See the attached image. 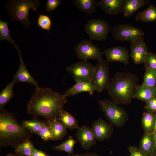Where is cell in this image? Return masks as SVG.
Instances as JSON below:
<instances>
[{
  "label": "cell",
  "mask_w": 156,
  "mask_h": 156,
  "mask_svg": "<svg viewBox=\"0 0 156 156\" xmlns=\"http://www.w3.org/2000/svg\"><path fill=\"white\" fill-rule=\"evenodd\" d=\"M58 120L67 128L70 130L77 129L78 123L75 118L69 112L63 109L60 113Z\"/></svg>",
  "instance_id": "603a6c76"
},
{
  "label": "cell",
  "mask_w": 156,
  "mask_h": 156,
  "mask_svg": "<svg viewBox=\"0 0 156 156\" xmlns=\"http://www.w3.org/2000/svg\"><path fill=\"white\" fill-rule=\"evenodd\" d=\"M37 23L38 26L41 29L49 31H50L51 21L48 16L46 15L39 14L37 19Z\"/></svg>",
  "instance_id": "1f68e13d"
},
{
  "label": "cell",
  "mask_w": 156,
  "mask_h": 156,
  "mask_svg": "<svg viewBox=\"0 0 156 156\" xmlns=\"http://www.w3.org/2000/svg\"><path fill=\"white\" fill-rule=\"evenodd\" d=\"M125 0H100L99 5L107 14L116 15L123 12Z\"/></svg>",
  "instance_id": "2e32d148"
},
{
  "label": "cell",
  "mask_w": 156,
  "mask_h": 156,
  "mask_svg": "<svg viewBox=\"0 0 156 156\" xmlns=\"http://www.w3.org/2000/svg\"><path fill=\"white\" fill-rule=\"evenodd\" d=\"M38 135L44 142L49 140L53 141V136L51 129L48 124L44 127Z\"/></svg>",
  "instance_id": "836d02e7"
},
{
  "label": "cell",
  "mask_w": 156,
  "mask_h": 156,
  "mask_svg": "<svg viewBox=\"0 0 156 156\" xmlns=\"http://www.w3.org/2000/svg\"><path fill=\"white\" fill-rule=\"evenodd\" d=\"M96 88L92 81H79L76 82V84L72 87L66 90L64 94L67 96H74L79 93L87 92L92 95Z\"/></svg>",
  "instance_id": "e0dca14e"
},
{
  "label": "cell",
  "mask_w": 156,
  "mask_h": 156,
  "mask_svg": "<svg viewBox=\"0 0 156 156\" xmlns=\"http://www.w3.org/2000/svg\"><path fill=\"white\" fill-rule=\"evenodd\" d=\"M6 156H18L16 154H14L11 153H9Z\"/></svg>",
  "instance_id": "b9f144b4"
},
{
  "label": "cell",
  "mask_w": 156,
  "mask_h": 156,
  "mask_svg": "<svg viewBox=\"0 0 156 156\" xmlns=\"http://www.w3.org/2000/svg\"><path fill=\"white\" fill-rule=\"evenodd\" d=\"M138 78L129 72H117L111 79L107 89L112 101L117 104L128 105L133 99Z\"/></svg>",
  "instance_id": "3957f363"
},
{
  "label": "cell",
  "mask_w": 156,
  "mask_h": 156,
  "mask_svg": "<svg viewBox=\"0 0 156 156\" xmlns=\"http://www.w3.org/2000/svg\"><path fill=\"white\" fill-rule=\"evenodd\" d=\"M152 132H156V117H155V127H154L153 130Z\"/></svg>",
  "instance_id": "60d3db41"
},
{
  "label": "cell",
  "mask_w": 156,
  "mask_h": 156,
  "mask_svg": "<svg viewBox=\"0 0 156 156\" xmlns=\"http://www.w3.org/2000/svg\"><path fill=\"white\" fill-rule=\"evenodd\" d=\"M67 156H100L98 154L94 153H88L83 154H79L76 155H68Z\"/></svg>",
  "instance_id": "f35d334b"
},
{
  "label": "cell",
  "mask_w": 156,
  "mask_h": 156,
  "mask_svg": "<svg viewBox=\"0 0 156 156\" xmlns=\"http://www.w3.org/2000/svg\"><path fill=\"white\" fill-rule=\"evenodd\" d=\"M128 150L131 156H148L139 148L136 146H129Z\"/></svg>",
  "instance_id": "8d00e7d4"
},
{
  "label": "cell",
  "mask_w": 156,
  "mask_h": 156,
  "mask_svg": "<svg viewBox=\"0 0 156 156\" xmlns=\"http://www.w3.org/2000/svg\"><path fill=\"white\" fill-rule=\"evenodd\" d=\"M143 64L145 69L149 68L156 71V54L149 52Z\"/></svg>",
  "instance_id": "d6a6232c"
},
{
  "label": "cell",
  "mask_w": 156,
  "mask_h": 156,
  "mask_svg": "<svg viewBox=\"0 0 156 156\" xmlns=\"http://www.w3.org/2000/svg\"><path fill=\"white\" fill-rule=\"evenodd\" d=\"M77 142L72 136H69L67 140L59 145L53 146L52 148L55 150L66 152L68 155H73L74 147Z\"/></svg>",
  "instance_id": "f546056e"
},
{
  "label": "cell",
  "mask_w": 156,
  "mask_h": 156,
  "mask_svg": "<svg viewBox=\"0 0 156 156\" xmlns=\"http://www.w3.org/2000/svg\"><path fill=\"white\" fill-rule=\"evenodd\" d=\"M48 122L53 133V141L61 139L67 135V128L58 120Z\"/></svg>",
  "instance_id": "484cf974"
},
{
  "label": "cell",
  "mask_w": 156,
  "mask_h": 156,
  "mask_svg": "<svg viewBox=\"0 0 156 156\" xmlns=\"http://www.w3.org/2000/svg\"><path fill=\"white\" fill-rule=\"evenodd\" d=\"M8 22H5L0 19V40L9 41L14 47L18 53H21L20 47L11 36L8 26Z\"/></svg>",
  "instance_id": "d4e9b609"
},
{
  "label": "cell",
  "mask_w": 156,
  "mask_h": 156,
  "mask_svg": "<svg viewBox=\"0 0 156 156\" xmlns=\"http://www.w3.org/2000/svg\"><path fill=\"white\" fill-rule=\"evenodd\" d=\"M74 49L77 58L83 61L90 59L98 61L103 59V52L99 47L93 44L90 40H82L75 47Z\"/></svg>",
  "instance_id": "30bf717a"
},
{
  "label": "cell",
  "mask_w": 156,
  "mask_h": 156,
  "mask_svg": "<svg viewBox=\"0 0 156 156\" xmlns=\"http://www.w3.org/2000/svg\"><path fill=\"white\" fill-rule=\"evenodd\" d=\"M112 31L113 36L116 40L131 42L144 35L143 31L128 24H117Z\"/></svg>",
  "instance_id": "9c48e42d"
},
{
  "label": "cell",
  "mask_w": 156,
  "mask_h": 156,
  "mask_svg": "<svg viewBox=\"0 0 156 156\" xmlns=\"http://www.w3.org/2000/svg\"><path fill=\"white\" fill-rule=\"evenodd\" d=\"M145 109L147 112L156 113V97L146 103Z\"/></svg>",
  "instance_id": "d590c367"
},
{
  "label": "cell",
  "mask_w": 156,
  "mask_h": 156,
  "mask_svg": "<svg viewBox=\"0 0 156 156\" xmlns=\"http://www.w3.org/2000/svg\"><path fill=\"white\" fill-rule=\"evenodd\" d=\"M32 133L20 125L11 112L0 109V146H11L15 148L30 140Z\"/></svg>",
  "instance_id": "7a4b0ae2"
},
{
  "label": "cell",
  "mask_w": 156,
  "mask_h": 156,
  "mask_svg": "<svg viewBox=\"0 0 156 156\" xmlns=\"http://www.w3.org/2000/svg\"><path fill=\"white\" fill-rule=\"evenodd\" d=\"M73 2L78 9L88 15L95 12L99 5V1L94 0H73Z\"/></svg>",
  "instance_id": "44dd1931"
},
{
  "label": "cell",
  "mask_w": 156,
  "mask_h": 156,
  "mask_svg": "<svg viewBox=\"0 0 156 156\" xmlns=\"http://www.w3.org/2000/svg\"><path fill=\"white\" fill-rule=\"evenodd\" d=\"M34 147L33 143L29 140L14 148V152L18 156H30Z\"/></svg>",
  "instance_id": "f1b7e54d"
},
{
  "label": "cell",
  "mask_w": 156,
  "mask_h": 156,
  "mask_svg": "<svg viewBox=\"0 0 156 156\" xmlns=\"http://www.w3.org/2000/svg\"><path fill=\"white\" fill-rule=\"evenodd\" d=\"M109 62L103 59L98 61L95 66V72L92 82L99 93L107 90L110 83Z\"/></svg>",
  "instance_id": "ba28073f"
},
{
  "label": "cell",
  "mask_w": 156,
  "mask_h": 156,
  "mask_svg": "<svg viewBox=\"0 0 156 156\" xmlns=\"http://www.w3.org/2000/svg\"><path fill=\"white\" fill-rule=\"evenodd\" d=\"M148 0H125L122 12L124 16L128 17L141 8L148 4Z\"/></svg>",
  "instance_id": "d6986e66"
},
{
  "label": "cell",
  "mask_w": 156,
  "mask_h": 156,
  "mask_svg": "<svg viewBox=\"0 0 156 156\" xmlns=\"http://www.w3.org/2000/svg\"><path fill=\"white\" fill-rule=\"evenodd\" d=\"M66 71L76 82L92 81L95 66L87 61H82L67 66Z\"/></svg>",
  "instance_id": "8992f818"
},
{
  "label": "cell",
  "mask_w": 156,
  "mask_h": 156,
  "mask_svg": "<svg viewBox=\"0 0 156 156\" xmlns=\"http://www.w3.org/2000/svg\"><path fill=\"white\" fill-rule=\"evenodd\" d=\"M152 133L155 144V153L156 152V132H152Z\"/></svg>",
  "instance_id": "ab89813d"
},
{
  "label": "cell",
  "mask_w": 156,
  "mask_h": 156,
  "mask_svg": "<svg viewBox=\"0 0 156 156\" xmlns=\"http://www.w3.org/2000/svg\"><path fill=\"white\" fill-rule=\"evenodd\" d=\"M137 21L150 23L156 21V7L150 4L145 10L139 11L135 17Z\"/></svg>",
  "instance_id": "7402d4cb"
},
{
  "label": "cell",
  "mask_w": 156,
  "mask_h": 156,
  "mask_svg": "<svg viewBox=\"0 0 156 156\" xmlns=\"http://www.w3.org/2000/svg\"><path fill=\"white\" fill-rule=\"evenodd\" d=\"M21 53H18L20 57V65L16 72L13 77L16 83H30L36 87L39 86L38 83L28 71L22 59Z\"/></svg>",
  "instance_id": "9a60e30c"
},
{
  "label": "cell",
  "mask_w": 156,
  "mask_h": 156,
  "mask_svg": "<svg viewBox=\"0 0 156 156\" xmlns=\"http://www.w3.org/2000/svg\"><path fill=\"white\" fill-rule=\"evenodd\" d=\"M108 62H118L125 65L129 63V52L124 47L117 46L108 48L103 52Z\"/></svg>",
  "instance_id": "5bb4252c"
},
{
  "label": "cell",
  "mask_w": 156,
  "mask_h": 156,
  "mask_svg": "<svg viewBox=\"0 0 156 156\" xmlns=\"http://www.w3.org/2000/svg\"><path fill=\"white\" fill-rule=\"evenodd\" d=\"M67 97L49 88L36 87L27 103V112L33 118L42 117L49 122L54 121L58 120Z\"/></svg>",
  "instance_id": "6da1fadb"
},
{
  "label": "cell",
  "mask_w": 156,
  "mask_h": 156,
  "mask_svg": "<svg viewBox=\"0 0 156 156\" xmlns=\"http://www.w3.org/2000/svg\"><path fill=\"white\" fill-rule=\"evenodd\" d=\"M98 103L101 110L113 126L120 128L125 125L128 119L125 110L112 101L107 99L99 100Z\"/></svg>",
  "instance_id": "5b68a950"
},
{
  "label": "cell",
  "mask_w": 156,
  "mask_h": 156,
  "mask_svg": "<svg viewBox=\"0 0 156 156\" xmlns=\"http://www.w3.org/2000/svg\"><path fill=\"white\" fill-rule=\"evenodd\" d=\"M84 29L90 38L97 41H105L109 32L112 30L109 23L100 19L88 21L85 25Z\"/></svg>",
  "instance_id": "52a82bcc"
},
{
  "label": "cell",
  "mask_w": 156,
  "mask_h": 156,
  "mask_svg": "<svg viewBox=\"0 0 156 156\" xmlns=\"http://www.w3.org/2000/svg\"><path fill=\"white\" fill-rule=\"evenodd\" d=\"M153 156H156V152H155Z\"/></svg>",
  "instance_id": "7bdbcfd3"
},
{
  "label": "cell",
  "mask_w": 156,
  "mask_h": 156,
  "mask_svg": "<svg viewBox=\"0 0 156 156\" xmlns=\"http://www.w3.org/2000/svg\"><path fill=\"white\" fill-rule=\"evenodd\" d=\"M30 156H50V155L45 152L38 150L35 147L33 149L31 154Z\"/></svg>",
  "instance_id": "74e56055"
},
{
  "label": "cell",
  "mask_w": 156,
  "mask_h": 156,
  "mask_svg": "<svg viewBox=\"0 0 156 156\" xmlns=\"http://www.w3.org/2000/svg\"><path fill=\"white\" fill-rule=\"evenodd\" d=\"M15 81H13L7 84L0 94V109L4 108L6 105L9 102L14 95L13 87Z\"/></svg>",
  "instance_id": "83f0119b"
},
{
  "label": "cell",
  "mask_w": 156,
  "mask_h": 156,
  "mask_svg": "<svg viewBox=\"0 0 156 156\" xmlns=\"http://www.w3.org/2000/svg\"><path fill=\"white\" fill-rule=\"evenodd\" d=\"M142 85L147 87H156V71L148 68L145 69Z\"/></svg>",
  "instance_id": "4dcf8cb0"
},
{
  "label": "cell",
  "mask_w": 156,
  "mask_h": 156,
  "mask_svg": "<svg viewBox=\"0 0 156 156\" xmlns=\"http://www.w3.org/2000/svg\"><path fill=\"white\" fill-rule=\"evenodd\" d=\"M40 4L38 0H11L8 2L6 8L11 17L10 21H18L26 28L31 24L29 19V10L38 12L37 8Z\"/></svg>",
  "instance_id": "277c9868"
},
{
  "label": "cell",
  "mask_w": 156,
  "mask_h": 156,
  "mask_svg": "<svg viewBox=\"0 0 156 156\" xmlns=\"http://www.w3.org/2000/svg\"><path fill=\"white\" fill-rule=\"evenodd\" d=\"M130 47V56L134 64L138 65L143 63L150 51L143 36L131 42Z\"/></svg>",
  "instance_id": "8fae6325"
},
{
  "label": "cell",
  "mask_w": 156,
  "mask_h": 156,
  "mask_svg": "<svg viewBox=\"0 0 156 156\" xmlns=\"http://www.w3.org/2000/svg\"><path fill=\"white\" fill-rule=\"evenodd\" d=\"M156 113L148 112H144L141 119V123L144 132L152 133L155 122Z\"/></svg>",
  "instance_id": "4316f807"
},
{
  "label": "cell",
  "mask_w": 156,
  "mask_h": 156,
  "mask_svg": "<svg viewBox=\"0 0 156 156\" xmlns=\"http://www.w3.org/2000/svg\"><path fill=\"white\" fill-rule=\"evenodd\" d=\"M75 135L81 147L85 150L89 149L96 144V139L92 129L86 125L79 127Z\"/></svg>",
  "instance_id": "7c38bea8"
},
{
  "label": "cell",
  "mask_w": 156,
  "mask_h": 156,
  "mask_svg": "<svg viewBox=\"0 0 156 156\" xmlns=\"http://www.w3.org/2000/svg\"><path fill=\"white\" fill-rule=\"evenodd\" d=\"M156 97V87L150 88L142 84L136 86L134 99H137L145 103Z\"/></svg>",
  "instance_id": "ac0fdd59"
},
{
  "label": "cell",
  "mask_w": 156,
  "mask_h": 156,
  "mask_svg": "<svg viewBox=\"0 0 156 156\" xmlns=\"http://www.w3.org/2000/svg\"><path fill=\"white\" fill-rule=\"evenodd\" d=\"M130 156H131L130 155Z\"/></svg>",
  "instance_id": "ee69618b"
},
{
  "label": "cell",
  "mask_w": 156,
  "mask_h": 156,
  "mask_svg": "<svg viewBox=\"0 0 156 156\" xmlns=\"http://www.w3.org/2000/svg\"><path fill=\"white\" fill-rule=\"evenodd\" d=\"M48 124V122L47 121H40L33 118L31 120H23L21 125L32 133L38 135L43 127Z\"/></svg>",
  "instance_id": "cb8c5ba5"
},
{
  "label": "cell",
  "mask_w": 156,
  "mask_h": 156,
  "mask_svg": "<svg viewBox=\"0 0 156 156\" xmlns=\"http://www.w3.org/2000/svg\"><path fill=\"white\" fill-rule=\"evenodd\" d=\"M62 1L61 0H48L47 1L46 7L47 11L52 12L54 11Z\"/></svg>",
  "instance_id": "e575fe53"
},
{
  "label": "cell",
  "mask_w": 156,
  "mask_h": 156,
  "mask_svg": "<svg viewBox=\"0 0 156 156\" xmlns=\"http://www.w3.org/2000/svg\"><path fill=\"white\" fill-rule=\"evenodd\" d=\"M92 129L96 139L99 141L109 139L113 133V126L100 118L92 123Z\"/></svg>",
  "instance_id": "4fadbf2b"
},
{
  "label": "cell",
  "mask_w": 156,
  "mask_h": 156,
  "mask_svg": "<svg viewBox=\"0 0 156 156\" xmlns=\"http://www.w3.org/2000/svg\"><path fill=\"white\" fill-rule=\"evenodd\" d=\"M139 148L148 156H153L155 149L152 133L144 132L141 140Z\"/></svg>",
  "instance_id": "ffe728a7"
}]
</instances>
